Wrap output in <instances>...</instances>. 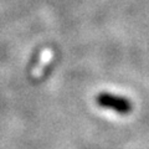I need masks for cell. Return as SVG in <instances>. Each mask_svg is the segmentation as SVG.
<instances>
[{"label": "cell", "instance_id": "cell-2", "mask_svg": "<svg viewBox=\"0 0 149 149\" xmlns=\"http://www.w3.org/2000/svg\"><path fill=\"white\" fill-rule=\"evenodd\" d=\"M51 57H52V52L50 50H46L44 51V54L41 55V60H40V63L35 67V70L32 71V76L34 77H40L42 74V68L45 65H47L51 61Z\"/></svg>", "mask_w": 149, "mask_h": 149}, {"label": "cell", "instance_id": "cell-1", "mask_svg": "<svg viewBox=\"0 0 149 149\" xmlns=\"http://www.w3.org/2000/svg\"><path fill=\"white\" fill-rule=\"evenodd\" d=\"M98 103L104 108L112 109L120 114H127L132 111V103L124 97L114 95H102L98 97Z\"/></svg>", "mask_w": 149, "mask_h": 149}]
</instances>
